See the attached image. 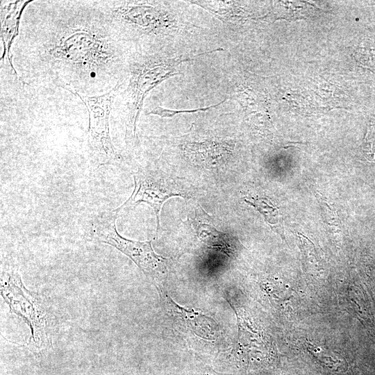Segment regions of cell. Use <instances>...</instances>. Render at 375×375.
Segmentation results:
<instances>
[{
    "instance_id": "12",
    "label": "cell",
    "mask_w": 375,
    "mask_h": 375,
    "mask_svg": "<svg viewBox=\"0 0 375 375\" xmlns=\"http://www.w3.org/2000/svg\"><path fill=\"white\" fill-rule=\"evenodd\" d=\"M363 149L366 158L371 161L375 160V121H372L368 126Z\"/></svg>"
},
{
    "instance_id": "10",
    "label": "cell",
    "mask_w": 375,
    "mask_h": 375,
    "mask_svg": "<svg viewBox=\"0 0 375 375\" xmlns=\"http://www.w3.org/2000/svg\"><path fill=\"white\" fill-rule=\"evenodd\" d=\"M244 201L256 208L271 226H277L276 225L279 223L278 210L270 201L263 197H245Z\"/></svg>"
},
{
    "instance_id": "4",
    "label": "cell",
    "mask_w": 375,
    "mask_h": 375,
    "mask_svg": "<svg viewBox=\"0 0 375 375\" xmlns=\"http://www.w3.org/2000/svg\"><path fill=\"white\" fill-rule=\"evenodd\" d=\"M120 85L119 82L109 91L100 94L87 95L70 92L82 101L87 109L88 151L97 167L114 165L122 159L112 144L109 129L110 111Z\"/></svg>"
},
{
    "instance_id": "8",
    "label": "cell",
    "mask_w": 375,
    "mask_h": 375,
    "mask_svg": "<svg viewBox=\"0 0 375 375\" xmlns=\"http://www.w3.org/2000/svg\"><path fill=\"white\" fill-rule=\"evenodd\" d=\"M32 1H1V40L3 44V53L1 62L6 60L15 76L20 78L12 63L11 48L19 34L20 19L26 6Z\"/></svg>"
},
{
    "instance_id": "6",
    "label": "cell",
    "mask_w": 375,
    "mask_h": 375,
    "mask_svg": "<svg viewBox=\"0 0 375 375\" xmlns=\"http://www.w3.org/2000/svg\"><path fill=\"white\" fill-rule=\"evenodd\" d=\"M134 190L130 197L117 209L121 212L125 209L135 207L140 203L150 206L156 216L157 230L160 227V212L162 204L172 196H183L178 190L156 174L140 170L134 174Z\"/></svg>"
},
{
    "instance_id": "2",
    "label": "cell",
    "mask_w": 375,
    "mask_h": 375,
    "mask_svg": "<svg viewBox=\"0 0 375 375\" xmlns=\"http://www.w3.org/2000/svg\"><path fill=\"white\" fill-rule=\"evenodd\" d=\"M0 291L10 312L30 328L29 348L40 350L51 344L52 316L48 303L42 295L24 287L17 267L1 271Z\"/></svg>"
},
{
    "instance_id": "9",
    "label": "cell",
    "mask_w": 375,
    "mask_h": 375,
    "mask_svg": "<svg viewBox=\"0 0 375 375\" xmlns=\"http://www.w3.org/2000/svg\"><path fill=\"white\" fill-rule=\"evenodd\" d=\"M195 228L199 238L208 245L220 248L227 251L231 244L227 235L217 231L210 225L205 224H197Z\"/></svg>"
},
{
    "instance_id": "11",
    "label": "cell",
    "mask_w": 375,
    "mask_h": 375,
    "mask_svg": "<svg viewBox=\"0 0 375 375\" xmlns=\"http://www.w3.org/2000/svg\"><path fill=\"white\" fill-rule=\"evenodd\" d=\"M317 195L326 226L332 230L338 231L340 227V222L335 210L325 197L317 193Z\"/></svg>"
},
{
    "instance_id": "3",
    "label": "cell",
    "mask_w": 375,
    "mask_h": 375,
    "mask_svg": "<svg viewBox=\"0 0 375 375\" xmlns=\"http://www.w3.org/2000/svg\"><path fill=\"white\" fill-rule=\"evenodd\" d=\"M119 214L116 208L96 217L92 222L93 237L128 256L156 288L162 285L161 281L167 273V259L154 251L151 240L141 242L122 236L116 228Z\"/></svg>"
},
{
    "instance_id": "5",
    "label": "cell",
    "mask_w": 375,
    "mask_h": 375,
    "mask_svg": "<svg viewBox=\"0 0 375 375\" xmlns=\"http://www.w3.org/2000/svg\"><path fill=\"white\" fill-rule=\"evenodd\" d=\"M191 59H176L161 62L153 58L135 62L131 67L130 79L126 90V136L138 139L136 124L147 93L172 74L169 68Z\"/></svg>"
},
{
    "instance_id": "7",
    "label": "cell",
    "mask_w": 375,
    "mask_h": 375,
    "mask_svg": "<svg viewBox=\"0 0 375 375\" xmlns=\"http://www.w3.org/2000/svg\"><path fill=\"white\" fill-rule=\"evenodd\" d=\"M156 289L165 310L177 323L201 338L211 340L217 335L218 326L212 318L180 306L171 298L163 285Z\"/></svg>"
},
{
    "instance_id": "13",
    "label": "cell",
    "mask_w": 375,
    "mask_h": 375,
    "mask_svg": "<svg viewBox=\"0 0 375 375\" xmlns=\"http://www.w3.org/2000/svg\"><path fill=\"white\" fill-rule=\"evenodd\" d=\"M226 99L222 100V101L219 102L217 104L211 105L210 106L206 107V108H197V109H192V110H169L167 108H161L160 106H157L151 110L150 111L147 112L148 115H158L161 117H172L174 115L180 113V112H195L197 111H204L208 109H210L211 108L217 107L224 103Z\"/></svg>"
},
{
    "instance_id": "1",
    "label": "cell",
    "mask_w": 375,
    "mask_h": 375,
    "mask_svg": "<svg viewBox=\"0 0 375 375\" xmlns=\"http://www.w3.org/2000/svg\"><path fill=\"white\" fill-rule=\"evenodd\" d=\"M80 3L73 1V9L45 28L33 56L57 86L85 94L88 84L109 77L118 56L110 17L100 7L89 9Z\"/></svg>"
}]
</instances>
